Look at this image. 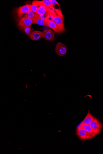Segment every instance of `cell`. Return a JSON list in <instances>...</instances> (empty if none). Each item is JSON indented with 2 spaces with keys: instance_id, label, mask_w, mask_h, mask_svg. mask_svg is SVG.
I'll return each instance as SVG.
<instances>
[{
  "instance_id": "1",
  "label": "cell",
  "mask_w": 103,
  "mask_h": 154,
  "mask_svg": "<svg viewBox=\"0 0 103 154\" xmlns=\"http://www.w3.org/2000/svg\"><path fill=\"white\" fill-rule=\"evenodd\" d=\"M46 20L53 21L63 32L65 30L64 17L60 9H50Z\"/></svg>"
},
{
  "instance_id": "2",
  "label": "cell",
  "mask_w": 103,
  "mask_h": 154,
  "mask_svg": "<svg viewBox=\"0 0 103 154\" xmlns=\"http://www.w3.org/2000/svg\"><path fill=\"white\" fill-rule=\"evenodd\" d=\"M33 24V20L25 16L20 18L19 20L18 26L21 29L26 27H31Z\"/></svg>"
},
{
  "instance_id": "3",
  "label": "cell",
  "mask_w": 103,
  "mask_h": 154,
  "mask_svg": "<svg viewBox=\"0 0 103 154\" xmlns=\"http://www.w3.org/2000/svg\"><path fill=\"white\" fill-rule=\"evenodd\" d=\"M31 5L27 4L23 6L19 7L16 9V12L19 20L22 18L24 14H26L31 11Z\"/></svg>"
},
{
  "instance_id": "4",
  "label": "cell",
  "mask_w": 103,
  "mask_h": 154,
  "mask_svg": "<svg viewBox=\"0 0 103 154\" xmlns=\"http://www.w3.org/2000/svg\"><path fill=\"white\" fill-rule=\"evenodd\" d=\"M77 135L81 140H90L94 138L84 128L77 129Z\"/></svg>"
},
{
  "instance_id": "5",
  "label": "cell",
  "mask_w": 103,
  "mask_h": 154,
  "mask_svg": "<svg viewBox=\"0 0 103 154\" xmlns=\"http://www.w3.org/2000/svg\"><path fill=\"white\" fill-rule=\"evenodd\" d=\"M57 54L60 56H63L67 53V48L63 44L59 42L57 44L55 48Z\"/></svg>"
},
{
  "instance_id": "6",
  "label": "cell",
  "mask_w": 103,
  "mask_h": 154,
  "mask_svg": "<svg viewBox=\"0 0 103 154\" xmlns=\"http://www.w3.org/2000/svg\"><path fill=\"white\" fill-rule=\"evenodd\" d=\"M43 37L46 40L51 41L54 40L55 34L53 30L48 29L43 31Z\"/></svg>"
},
{
  "instance_id": "7",
  "label": "cell",
  "mask_w": 103,
  "mask_h": 154,
  "mask_svg": "<svg viewBox=\"0 0 103 154\" xmlns=\"http://www.w3.org/2000/svg\"><path fill=\"white\" fill-rule=\"evenodd\" d=\"M82 127L90 133L94 138L99 134L101 131V130H95L92 129L89 125L84 124V123L82 124Z\"/></svg>"
},
{
  "instance_id": "8",
  "label": "cell",
  "mask_w": 103,
  "mask_h": 154,
  "mask_svg": "<svg viewBox=\"0 0 103 154\" xmlns=\"http://www.w3.org/2000/svg\"><path fill=\"white\" fill-rule=\"evenodd\" d=\"M50 9L46 7L43 2L40 5L37 14L40 16H43L50 11Z\"/></svg>"
},
{
  "instance_id": "9",
  "label": "cell",
  "mask_w": 103,
  "mask_h": 154,
  "mask_svg": "<svg viewBox=\"0 0 103 154\" xmlns=\"http://www.w3.org/2000/svg\"><path fill=\"white\" fill-rule=\"evenodd\" d=\"M89 125L92 129L95 130H101L103 127L101 122L96 118Z\"/></svg>"
},
{
  "instance_id": "10",
  "label": "cell",
  "mask_w": 103,
  "mask_h": 154,
  "mask_svg": "<svg viewBox=\"0 0 103 154\" xmlns=\"http://www.w3.org/2000/svg\"><path fill=\"white\" fill-rule=\"evenodd\" d=\"M46 22L47 26L53 29L54 32L57 33L63 32L53 21H51V20H46Z\"/></svg>"
},
{
  "instance_id": "11",
  "label": "cell",
  "mask_w": 103,
  "mask_h": 154,
  "mask_svg": "<svg viewBox=\"0 0 103 154\" xmlns=\"http://www.w3.org/2000/svg\"><path fill=\"white\" fill-rule=\"evenodd\" d=\"M43 33L39 31H34L32 32L30 36L31 39L33 41H37L43 37Z\"/></svg>"
},
{
  "instance_id": "12",
  "label": "cell",
  "mask_w": 103,
  "mask_h": 154,
  "mask_svg": "<svg viewBox=\"0 0 103 154\" xmlns=\"http://www.w3.org/2000/svg\"><path fill=\"white\" fill-rule=\"evenodd\" d=\"M95 118V117L91 114L90 112L88 110V113L82 122H83L84 124L89 125L93 121L94 119Z\"/></svg>"
},
{
  "instance_id": "13",
  "label": "cell",
  "mask_w": 103,
  "mask_h": 154,
  "mask_svg": "<svg viewBox=\"0 0 103 154\" xmlns=\"http://www.w3.org/2000/svg\"><path fill=\"white\" fill-rule=\"evenodd\" d=\"M43 3L42 1H34L31 7V10L34 13H37L38 9L40 5Z\"/></svg>"
},
{
  "instance_id": "14",
  "label": "cell",
  "mask_w": 103,
  "mask_h": 154,
  "mask_svg": "<svg viewBox=\"0 0 103 154\" xmlns=\"http://www.w3.org/2000/svg\"><path fill=\"white\" fill-rule=\"evenodd\" d=\"M33 24H37L40 26H47L46 22V20L40 18L39 15L33 20Z\"/></svg>"
},
{
  "instance_id": "15",
  "label": "cell",
  "mask_w": 103,
  "mask_h": 154,
  "mask_svg": "<svg viewBox=\"0 0 103 154\" xmlns=\"http://www.w3.org/2000/svg\"><path fill=\"white\" fill-rule=\"evenodd\" d=\"M38 16L37 13H34L31 10L27 14H25V16L33 20Z\"/></svg>"
},
{
  "instance_id": "16",
  "label": "cell",
  "mask_w": 103,
  "mask_h": 154,
  "mask_svg": "<svg viewBox=\"0 0 103 154\" xmlns=\"http://www.w3.org/2000/svg\"><path fill=\"white\" fill-rule=\"evenodd\" d=\"M42 2L43 4L47 7L50 9L54 8L51 5L50 0H43Z\"/></svg>"
},
{
  "instance_id": "17",
  "label": "cell",
  "mask_w": 103,
  "mask_h": 154,
  "mask_svg": "<svg viewBox=\"0 0 103 154\" xmlns=\"http://www.w3.org/2000/svg\"><path fill=\"white\" fill-rule=\"evenodd\" d=\"M23 30H24L25 33L29 37L30 36L31 34L32 33L33 31V30L30 27H25L24 28Z\"/></svg>"
},
{
  "instance_id": "18",
  "label": "cell",
  "mask_w": 103,
  "mask_h": 154,
  "mask_svg": "<svg viewBox=\"0 0 103 154\" xmlns=\"http://www.w3.org/2000/svg\"><path fill=\"white\" fill-rule=\"evenodd\" d=\"M50 1L53 7L54 8V6L56 5L59 6V4L58 2L56 0H50Z\"/></svg>"
}]
</instances>
